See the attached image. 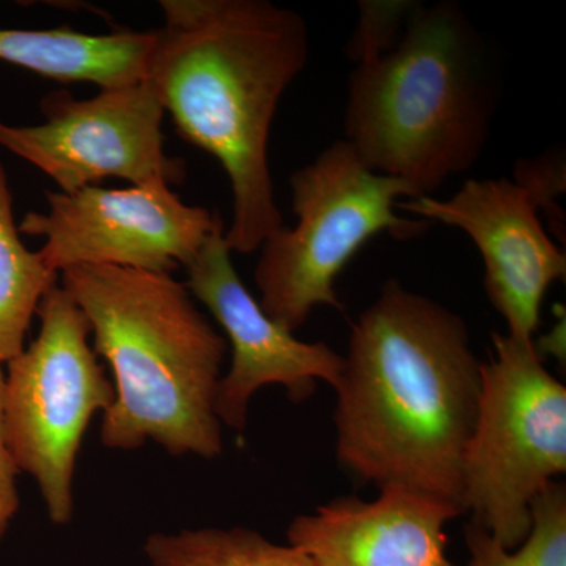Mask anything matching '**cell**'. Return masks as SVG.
<instances>
[{"label":"cell","mask_w":566,"mask_h":566,"mask_svg":"<svg viewBox=\"0 0 566 566\" xmlns=\"http://www.w3.org/2000/svg\"><path fill=\"white\" fill-rule=\"evenodd\" d=\"M333 389L335 455L346 471L378 488L438 495L464 513L482 363L460 315L387 282L353 324Z\"/></svg>","instance_id":"1"},{"label":"cell","mask_w":566,"mask_h":566,"mask_svg":"<svg viewBox=\"0 0 566 566\" xmlns=\"http://www.w3.org/2000/svg\"><path fill=\"white\" fill-rule=\"evenodd\" d=\"M147 80L182 139L222 164L233 193L230 251L281 230L268 145L283 93L308 61L300 13L268 0H161Z\"/></svg>","instance_id":"2"},{"label":"cell","mask_w":566,"mask_h":566,"mask_svg":"<svg viewBox=\"0 0 566 566\" xmlns=\"http://www.w3.org/2000/svg\"><path fill=\"white\" fill-rule=\"evenodd\" d=\"M61 286L87 316L93 352L114 374L103 446L137 450L153 441L174 457L221 455L214 403L227 340L188 286L172 274L117 266L69 268Z\"/></svg>","instance_id":"3"},{"label":"cell","mask_w":566,"mask_h":566,"mask_svg":"<svg viewBox=\"0 0 566 566\" xmlns=\"http://www.w3.org/2000/svg\"><path fill=\"white\" fill-rule=\"evenodd\" d=\"M345 142L376 174L430 196L474 166L495 107L485 52L460 7H416L403 39L357 57Z\"/></svg>","instance_id":"4"},{"label":"cell","mask_w":566,"mask_h":566,"mask_svg":"<svg viewBox=\"0 0 566 566\" xmlns=\"http://www.w3.org/2000/svg\"><path fill=\"white\" fill-rule=\"evenodd\" d=\"M290 186L296 227L283 226L264 241L255 283L264 314L294 333L318 305L342 307L335 281L368 240L382 232L409 240L431 223L398 218V199L422 196L368 169L345 140L296 170Z\"/></svg>","instance_id":"5"},{"label":"cell","mask_w":566,"mask_h":566,"mask_svg":"<svg viewBox=\"0 0 566 566\" xmlns=\"http://www.w3.org/2000/svg\"><path fill=\"white\" fill-rule=\"evenodd\" d=\"M463 461V506L505 549L523 545L532 505L566 472V389L534 342L493 333Z\"/></svg>","instance_id":"6"},{"label":"cell","mask_w":566,"mask_h":566,"mask_svg":"<svg viewBox=\"0 0 566 566\" xmlns=\"http://www.w3.org/2000/svg\"><path fill=\"white\" fill-rule=\"evenodd\" d=\"M36 316L35 340L7 363V441L20 472L35 479L51 523L66 526L85 431L114 403L115 387L88 344L87 316L61 283Z\"/></svg>","instance_id":"7"},{"label":"cell","mask_w":566,"mask_h":566,"mask_svg":"<svg viewBox=\"0 0 566 566\" xmlns=\"http://www.w3.org/2000/svg\"><path fill=\"white\" fill-rule=\"evenodd\" d=\"M48 212L29 211L20 233L44 238L39 255L54 273L73 266H117L174 274L188 266L218 214L182 202L163 181L107 189L46 192Z\"/></svg>","instance_id":"8"},{"label":"cell","mask_w":566,"mask_h":566,"mask_svg":"<svg viewBox=\"0 0 566 566\" xmlns=\"http://www.w3.org/2000/svg\"><path fill=\"white\" fill-rule=\"evenodd\" d=\"M44 122L11 126L0 122V147L31 163L61 192L122 178L133 186L186 178V164L164 150V107L147 80L76 99L69 92L41 99Z\"/></svg>","instance_id":"9"},{"label":"cell","mask_w":566,"mask_h":566,"mask_svg":"<svg viewBox=\"0 0 566 566\" xmlns=\"http://www.w3.org/2000/svg\"><path fill=\"white\" fill-rule=\"evenodd\" d=\"M230 253L221 226L185 268V285L214 316L232 346V365L219 381L214 411L221 423L244 431L249 403L260 389L282 386L293 403H303L315 394L316 382L337 385L344 356L322 342L300 340L264 314L241 282Z\"/></svg>","instance_id":"10"},{"label":"cell","mask_w":566,"mask_h":566,"mask_svg":"<svg viewBox=\"0 0 566 566\" xmlns=\"http://www.w3.org/2000/svg\"><path fill=\"white\" fill-rule=\"evenodd\" d=\"M538 197L521 181L468 180L447 200H400L397 208L422 221L469 234L485 264L488 300L506 322L510 337L534 342L547 290L566 274L565 253L538 218Z\"/></svg>","instance_id":"11"},{"label":"cell","mask_w":566,"mask_h":566,"mask_svg":"<svg viewBox=\"0 0 566 566\" xmlns=\"http://www.w3.org/2000/svg\"><path fill=\"white\" fill-rule=\"evenodd\" d=\"M460 506L405 486L379 488L375 501L337 497L294 517L289 545L316 566H457L446 526Z\"/></svg>","instance_id":"12"},{"label":"cell","mask_w":566,"mask_h":566,"mask_svg":"<svg viewBox=\"0 0 566 566\" xmlns=\"http://www.w3.org/2000/svg\"><path fill=\"white\" fill-rule=\"evenodd\" d=\"M153 43L155 31L92 35L71 29L0 28V61L62 84L92 82L115 88L147 77Z\"/></svg>","instance_id":"13"},{"label":"cell","mask_w":566,"mask_h":566,"mask_svg":"<svg viewBox=\"0 0 566 566\" xmlns=\"http://www.w3.org/2000/svg\"><path fill=\"white\" fill-rule=\"evenodd\" d=\"M14 222L9 178L0 164V364L25 348V337L40 303L61 283V274L21 241Z\"/></svg>","instance_id":"14"},{"label":"cell","mask_w":566,"mask_h":566,"mask_svg":"<svg viewBox=\"0 0 566 566\" xmlns=\"http://www.w3.org/2000/svg\"><path fill=\"white\" fill-rule=\"evenodd\" d=\"M144 551L150 566H316L303 551L244 527L153 534Z\"/></svg>","instance_id":"15"},{"label":"cell","mask_w":566,"mask_h":566,"mask_svg":"<svg viewBox=\"0 0 566 566\" xmlns=\"http://www.w3.org/2000/svg\"><path fill=\"white\" fill-rule=\"evenodd\" d=\"M468 566H566V488L557 480L532 505V527L523 545L505 549L485 528H464Z\"/></svg>","instance_id":"16"},{"label":"cell","mask_w":566,"mask_h":566,"mask_svg":"<svg viewBox=\"0 0 566 566\" xmlns=\"http://www.w3.org/2000/svg\"><path fill=\"white\" fill-rule=\"evenodd\" d=\"M20 474L7 441L6 371L0 364V539L7 535L11 521L20 512L21 499L17 482Z\"/></svg>","instance_id":"17"}]
</instances>
